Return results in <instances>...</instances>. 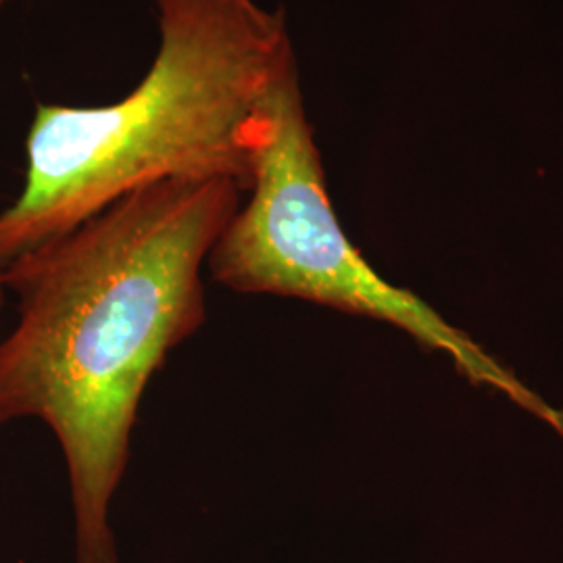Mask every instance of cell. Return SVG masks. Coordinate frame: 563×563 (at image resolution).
Here are the masks:
<instances>
[{"mask_svg":"<svg viewBox=\"0 0 563 563\" xmlns=\"http://www.w3.org/2000/svg\"><path fill=\"white\" fill-rule=\"evenodd\" d=\"M230 180H165L2 267L0 426L46 423L67 467L76 563H118L111 505L151 378L207 320L202 269L241 207Z\"/></svg>","mask_w":563,"mask_h":563,"instance_id":"obj_1","label":"cell"},{"mask_svg":"<svg viewBox=\"0 0 563 563\" xmlns=\"http://www.w3.org/2000/svg\"><path fill=\"white\" fill-rule=\"evenodd\" d=\"M159 51L121 101L38 104L20 197L0 213V269L107 205L165 180L251 188L265 102L295 60L257 0H153Z\"/></svg>","mask_w":563,"mask_h":563,"instance_id":"obj_2","label":"cell"},{"mask_svg":"<svg viewBox=\"0 0 563 563\" xmlns=\"http://www.w3.org/2000/svg\"><path fill=\"white\" fill-rule=\"evenodd\" d=\"M246 192L249 201L209 253L213 282L241 295L302 299L401 328L423 346L446 353L467 380L504 393L563 437V411L537 397L428 302L384 280L349 241L325 188L297 60L282 71L265 102Z\"/></svg>","mask_w":563,"mask_h":563,"instance_id":"obj_3","label":"cell"},{"mask_svg":"<svg viewBox=\"0 0 563 563\" xmlns=\"http://www.w3.org/2000/svg\"><path fill=\"white\" fill-rule=\"evenodd\" d=\"M4 295H7V286H4V276H2V269H0V309H2V302H4Z\"/></svg>","mask_w":563,"mask_h":563,"instance_id":"obj_4","label":"cell"},{"mask_svg":"<svg viewBox=\"0 0 563 563\" xmlns=\"http://www.w3.org/2000/svg\"><path fill=\"white\" fill-rule=\"evenodd\" d=\"M4 2H7V0H0V7H2V4H4Z\"/></svg>","mask_w":563,"mask_h":563,"instance_id":"obj_5","label":"cell"}]
</instances>
